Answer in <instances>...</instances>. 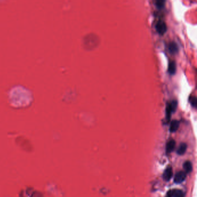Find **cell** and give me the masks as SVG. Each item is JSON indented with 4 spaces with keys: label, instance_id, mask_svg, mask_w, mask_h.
Returning <instances> with one entry per match:
<instances>
[{
    "label": "cell",
    "instance_id": "1",
    "mask_svg": "<svg viewBox=\"0 0 197 197\" xmlns=\"http://www.w3.org/2000/svg\"><path fill=\"white\" fill-rule=\"evenodd\" d=\"M178 106V102L176 100H172L168 102L166 107V118L168 122L170 120L172 113L175 112Z\"/></svg>",
    "mask_w": 197,
    "mask_h": 197
},
{
    "label": "cell",
    "instance_id": "2",
    "mask_svg": "<svg viewBox=\"0 0 197 197\" xmlns=\"http://www.w3.org/2000/svg\"><path fill=\"white\" fill-rule=\"evenodd\" d=\"M156 30L160 35H163L167 30V26L163 20H159L156 25Z\"/></svg>",
    "mask_w": 197,
    "mask_h": 197
},
{
    "label": "cell",
    "instance_id": "3",
    "mask_svg": "<svg viewBox=\"0 0 197 197\" xmlns=\"http://www.w3.org/2000/svg\"><path fill=\"white\" fill-rule=\"evenodd\" d=\"M186 173L184 171H179L176 173L175 175L174 178V181L176 184L181 183L186 179Z\"/></svg>",
    "mask_w": 197,
    "mask_h": 197
},
{
    "label": "cell",
    "instance_id": "4",
    "mask_svg": "<svg viewBox=\"0 0 197 197\" xmlns=\"http://www.w3.org/2000/svg\"><path fill=\"white\" fill-rule=\"evenodd\" d=\"M173 176L172 168L171 166H168L163 173V179L165 181H169Z\"/></svg>",
    "mask_w": 197,
    "mask_h": 197
},
{
    "label": "cell",
    "instance_id": "5",
    "mask_svg": "<svg viewBox=\"0 0 197 197\" xmlns=\"http://www.w3.org/2000/svg\"><path fill=\"white\" fill-rule=\"evenodd\" d=\"M168 49L172 54H175L176 53L178 50H179V48L178 44L175 42H171L168 44Z\"/></svg>",
    "mask_w": 197,
    "mask_h": 197
},
{
    "label": "cell",
    "instance_id": "6",
    "mask_svg": "<svg viewBox=\"0 0 197 197\" xmlns=\"http://www.w3.org/2000/svg\"><path fill=\"white\" fill-rule=\"evenodd\" d=\"M175 141L173 140H169L166 145V151L167 153H171L172 152L175 147Z\"/></svg>",
    "mask_w": 197,
    "mask_h": 197
},
{
    "label": "cell",
    "instance_id": "7",
    "mask_svg": "<svg viewBox=\"0 0 197 197\" xmlns=\"http://www.w3.org/2000/svg\"><path fill=\"white\" fill-rule=\"evenodd\" d=\"M179 127V122L177 120H174L171 123L169 131L171 132H175L178 130Z\"/></svg>",
    "mask_w": 197,
    "mask_h": 197
},
{
    "label": "cell",
    "instance_id": "8",
    "mask_svg": "<svg viewBox=\"0 0 197 197\" xmlns=\"http://www.w3.org/2000/svg\"><path fill=\"white\" fill-rule=\"evenodd\" d=\"M168 72L171 75H174L176 71V65L175 61H170L168 65Z\"/></svg>",
    "mask_w": 197,
    "mask_h": 197
},
{
    "label": "cell",
    "instance_id": "9",
    "mask_svg": "<svg viewBox=\"0 0 197 197\" xmlns=\"http://www.w3.org/2000/svg\"><path fill=\"white\" fill-rule=\"evenodd\" d=\"M187 148V145L186 143H181L178 148L177 153L180 156L183 155L186 153Z\"/></svg>",
    "mask_w": 197,
    "mask_h": 197
},
{
    "label": "cell",
    "instance_id": "10",
    "mask_svg": "<svg viewBox=\"0 0 197 197\" xmlns=\"http://www.w3.org/2000/svg\"><path fill=\"white\" fill-rule=\"evenodd\" d=\"M183 168L184 170L185 171L186 173H189L192 171L193 169V166L192 164L190 161H186L184 164H183Z\"/></svg>",
    "mask_w": 197,
    "mask_h": 197
},
{
    "label": "cell",
    "instance_id": "11",
    "mask_svg": "<svg viewBox=\"0 0 197 197\" xmlns=\"http://www.w3.org/2000/svg\"><path fill=\"white\" fill-rule=\"evenodd\" d=\"M172 197H184L183 192L178 189L174 190L172 192Z\"/></svg>",
    "mask_w": 197,
    "mask_h": 197
},
{
    "label": "cell",
    "instance_id": "12",
    "mask_svg": "<svg viewBox=\"0 0 197 197\" xmlns=\"http://www.w3.org/2000/svg\"><path fill=\"white\" fill-rule=\"evenodd\" d=\"M189 101L191 105V106L193 107H197V97L195 96H190L189 97Z\"/></svg>",
    "mask_w": 197,
    "mask_h": 197
},
{
    "label": "cell",
    "instance_id": "13",
    "mask_svg": "<svg viewBox=\"0 0 197 197\" xmlns=\"http://www.w3.org/2000/svg\"><path fill=\"white\" fill-rule=\"evenodd\" d=\"M165 1L164 0H157L156 1V5L158 8L161 9L164 7Z\"/></svg>",
    "mask_w": 197,
    "mask_h": 197
}]
</instances>
